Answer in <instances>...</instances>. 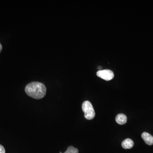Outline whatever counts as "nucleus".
<instances>
[{
	"label": "nucleus",
	"instance_id": "obj_1",
	"mask_svg": "<svg viewBox=\"0 0 153 153\" xmlns=\"http://www.w3.org/2000/svg\"><path fill=\"white\" fill-rule=\"evenodd\" d=\"M27 95L35 99H42L47 93V88L42 83L33 82L26 85L25 89Z\"/></svg>",
	"mask_w": 153,
	"mask_h": 153
},
{
	"label": "nucleus",
	"instance_id": "obj_2",
	"mask_svg": "<svg viewBox=\"0 0 153 153\" xmlns=\"http://www.w3.org/2000/svg\"><path fill=\"white\" fill-rule=\"evenodd\" d=\"M82 110L84 112V117L88 120H92L95 117V113L91 102L85 101L82 104Z\"/></svg>",
	"mask_w": 153,
	"mask_h": 153
},
{
	"label": "nucleus",
	"instance_id": "obj_3",
	"mask_svg": "<svg viewBox=\"0 0 153 153\" xmlns=\"http://www.w3.org/2000/svg\"><path fill=\"white\" fill-rule=\"evenodd\" d=\"M97 76L103 80L109 81L114 78V73L112 71L109 69L102 70L98 71L97 73Z\"/></svg>",
	"mask_w": 153,
	"mask_h": 153
},
{
	"label": "nucleus",
	"instance_id": "obj_4",
	"mask_svg": "<svg viewBox=\"0 0 153 153\" xmlns=\"http://www.w3.org/2000/svg\"><path fill=\"white\" fill-rule=\"evenodd\" d=\"M142 139L145 142V143L149 145L153 144V137L147 132H144L142 135Z\"/></svg>",
	"mask_w": 153,
	"mask_h": 153
},
{
	"label": "nucleus",
	"instance_id": "obj_5",
	"mask_svg": "<svg viewBox=\"0 0 153 153\" xmlns=\"http://www.w3.org/2000/svg\"><path fill=\"white\" fill-rule=\"evenodd\" d=\"M115 120L116 122L119 124L124 125L127 123V118L124 114H120L117 115Z\"/></svg>",
	"mask_w": 153,
	"mask_h": 153
},
{
	"label": "nucleus",
	"instance_id": "obj_6",
	"mask_svg": "<svg viewBox=\"0 0 153 153\" xmlns=\"http://www.w3.org/2000/svg\"><path fill=\"white\" fill-rule=\"evenodd\" d=\"M134 145V142L132 140L130 139H126L123 141L122 146L123 149H131L133 148Z\"/></svg>",
	"mask_w": 153,
	"mask_h": 153
},
{
	"label": "nucleus",
	"instance_id": "obj_7",
	"mask_svg": "<svg viewBox=\"0 0 153 153\" xmlns=\"http://www.w3.org/2000/svg\"><path fill=\"white\" fill-rule=\"evenodd\" d=\"M64 153H78V150L72 146L68 147L67 150Z\"/></svg>",
	"mask_w": 153,
	"mask_h": 153
},
{
	"label": "nucleus",
	"instance_id": "obj_8",
	"mask_svg": "<svg viewBox=\"0 0 153 153\" xmlns=\"http://www.w3.org/2000/svg\"><path fill=\"white\" fill-rule=\"evenodd\" d=\"M6 151L4 147L1 144H0V153H5Z\"/></svg>",
	"mask_w": 153,
	"mask_h": 153
},
{
	"label": "nucleus",
	"instance_id": "obj_9",
	"mask_svg": "<svg viewBox=\"0 0 153 153\" xmlns=\"http://www.w3.org/2000/svg\"><path fill=\"white\" fill-rule=\"evenodd\" d=\"M2 50V46L1 44L0 43V52H1Z\"/></svg>",
	"mask_w": 153,
	"mask_h": 153
},
{
	"label": "nucleus",
	"instance_id": "obj_10",
	"mask_svg": "<svg viewBox=\"0 0 153 153\" xmlns=\"http://www.w3.org/2000/svg\"><path fill=\"white\" fill-rule=\"evenodd\" d=\"M59 153H62V152H59Z\"/></svg>",
	"mask_w": 153,
	"mask_h": 153
}]
</instances>
